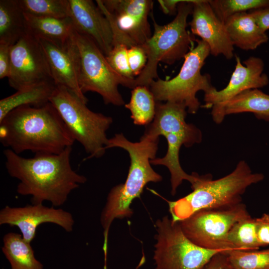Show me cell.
<instances>
[{
    "label": "cell",
    "mask_w": 269,
    "mask_h": 269,
    "mask_svg": "<svg viewBox=\"0 0 269 269\" xmlns=\"http://www.w3.org/2000/svg\"><path fill=\"white\" fill-rule=\"evenodd\" d=\"M72 150L70 146L59 154L37 153L30 158L4 150L7 172L19 181L17 192L30 195L32 204L47 201L55 207L63 205L71 192L87 181L72 168Z\"/></svg>",
    "instance_id": "cell-1"
},
{
    "label": "cell",
    "mask_w": 269,
    "mask_h": 269,
    "mask_svg": "<svg viewBox=\"0 0 269 269\" xmlns=\"http://www.w3.org/2000/svg\"><path fill=\"white\" fill-rule=\"evenodd\" d=\"M0 140L15 153L59 154L75 141L50 102L40 107L23 106L0 121Z\"/></svg>",
    "instance_id": "cell-2"
},
{
    "label": "cell",
    "mask_w": 269,
    "mask_h": 269,
    "mask_svg": "<svg viewBox=\"0 0 269 269\" xmlns=\"http://www.w3.org/2000/svg\"><path fill=\"white\" fill-rule=\"evenodd\" d=\"M158 140V138L143 134L139 141L134 142L123 134H116L108 140L106 149L120 147L126 150L130 156V165L125 183L111 189L101 213L105 259L107 258L108 235L113 221L116 219L130 218L133 213L131 204L139 197L145 186L149 182H158L162 179L150 165V160L156 158Z\"/></svg>",
    "instance_id": "cell-3"
},
{
    "label": "cell",
    "mask_w": 269,
    "mask_h": 269,
    "mask_svg": "<svg viewBox=\"0 0 269 269\" xmlns=\"http://www.w3.org/2000/svg\"><path fill=\"white\" fill-rule=\"evenodd\" d=\"M186 107L183 104L157 102L156 113L152 122L145 127L143 134L155 138L164 136L167 142V150L164 156L150 160L153 165L166 166L170 173L171 193L175 195L177 188L183 180L189 181L191 186L202 180L204 175L186 173L179 161V151L183 145L191 147L202 139L201 131L185 121Z\"/></svg>",
    "instance_id": "cell-4"
},
{
    "label": "cell",
    "mask_w": 269,
    "mask_h": 269,
    "mask_svg": "<svg viewBox=\"0 0 269 269\" xmlns=\"http://www.w3.org/2000/svg\"><path fill=\"white\" fill-rule=\"evenodd\" d=\"M264 178L263 174L253 173L248 163L241 160L235 169L225 176L205 180L192 188V191L185 196L169 201L171 218L179 221L200 210L225 208L240 204L247 188Z\"/></svg>",
    "instance_id": "cell-5"
},
{
    "label": "cell",
    "mask_w": 269,
    "mask_h": 269,
    "mask_svg": "<svg viewBox=\"0 0 269 269\" xmlns=\"http://www.w3.org/2000/svg\"><path fill=\"white\" fill-rule=\"evenodd\" d=\"M196 0H181L178 5L174 19L167 24L156 23L153 15L154 31L142 45L147 56V63L135 78V87L149 88L154 79L158 78L157 66L160 62L172 64L184 58L189 52L193 40L186 29L187 19L192 14L193 2Z\"/></svg>",
    "instance_id": "cell-6"
},
{
    "label": "cell",
    "mask_w": 269,
    "mask_h": 269,
    "mask_svg": "<svg viewBox=\"0 0 269 269\" xmlns=\"http://www.w3.org/2000/svg\"><path fill=\"white\" fill-rule=\"evenodd\" d=\"M75 140L82 145L89 157L100 158L106 150V132L111 117L90 110L86 103L66 87L56 85L50 99Z\"/></svg>",
    "instance_id": "cell-7"
},
{
    "label": "cell",
    "mask_w": 269,
    "mask_h": 269,
    "mask_svg": "<svg viewBox=\"0 0 269 269\" xmlns=\"http://www.w3.org/2000/svg\"><path fill=\"white\" fill-rule=\"evenodd\" d=\"M197 45L184 56V63L178 74L170 80L158 78L149 88L156 102H171L184 104L188 113L195 114L200 107L196 97L199 91L208 93L215 88L208 74H202L201 69L210 54L208 45L197 40Z\"/></svg>",
    "instance_id": "cell-8"
},
{
    "label": "cell",
    "mask_w": 269,
    "mask_h": 269,
    "mask_svg": "<svg viewBox=\"0 0 269 269\" xmlns=\"http://www.w3.org/2000/svg\"><path fill=\"white\" fill-rule=\"evenodd\" d=\"M74 36L79 54V85L82 92H96L106 104L124 105L118 86L121 85L133 89L135 87V79H129L117 73L90 38L75 30Z\"/></svg>",
    "instance_id": "cell-9"
},
{
    "label": "cell",
    "mask_w": 269,
    "mask_h": 269,
    "mask_svg": "<svg viewBox=\"0 0 269 269\" xmlns=\"http://www.w3.org/2000/svg\"><path fill=\"white\" fill-rule=\"evenodd\" d=\"M154 269H204L215 255L225 252L200 247L190 241L178 221L165 216L155 222Z\"/></svg>",
    "instance_id": "cell-10"
},
{
    "label": "cell",
    "mask_w": 269,
    "mask_h": 269,
    "mask_svg": "<svg viewBox=\"0 0 269 269\" xmlns=\"http://www.w3.org/2000/svg\"><path fill=\"white\" fill-rule=\"evenodd\" d=\"M250 214L243 202L221 208L202 209L178 221L185 236L204 249L231 251L227 237L232 226Z\"/></svg>",
    "instance_id": "cell-11"
},
{
    "label": "cell",
    "mask_w": 269,
    "mask_h": 269,
    "mask_svg": "<svg viewBox=\"0 0 269 269\" xmlns=\"http://www.w3.org/2000/svg\"><path fill=\"white\" fill-rule=\"evenodd\" d=\"M108 19L113 35V44L121 43L129 48L142 45L151 36L147 17L153 1L149 0H96Z\"/></svg>",
    "instance_id": "cell-12"
},
{
    "label": "cell",
    "mask_w": 269,
    "mask_h": 269,
    "mask_svg": "<svg viewBox=\"0 0 269 269\" xmlns=\"http://www.w3.org/2000/svg\"><path fill=\"white\" fill-rule=\"evenodd\" d=\"M10 60L8 83L17 91L39 83L53 81L38 38L27 31L11 46Z\"/></svg>",
    "instance_id": "cell-13"
},
{
    "label": "cell",
    "mask_w": 269,
    "mask_h": 269,
    "mask_svg": "<svg viewBox=\"0 0 269 269\" xmlns=\"http://www.w3.org/2000/svg\"><path fill=\"white\" fill-rule=\"evenodd\" d=\"M236 64L227 86L218 91L215 88L205 94L203 107L211 108V116L215 123H221L226 115L225 108L232 99L243 92L263 88L268 85L269 79L264 72L263 60L254 56L250 57L241 63L236 56Z\"/></svg>",
    "instance_id": "cell-14"
},
{
    "label": "cell",
    "mask_w": 269,
    "mask_h": 269,
    "mask_svg": "<svg viewBox=\"0 0 269 269\" xmlns=\"http://www.w3.org/2000/svg\"><path fill=\"white\" fill-rule=\"evenodd\" d=\"M47 223L56 224L70 232L73 230L74 220L70 212L60 208L48 207L42 204L18 207L5 206L0 211V225L17 227L22 238L30 243L35 237L37 228Z\"/></svg>",
    "instance_id": "cell-15"
},
{
    "label": "cell",
    "mask_w": 269,
    "mask_h": 269,
    "mask_svg": "<svg viewBox=\"0 0 269 269\" xmlns=\"http://www.w3.org/2000/svg\"><path fill=\"white\" fill-rule=\"evenodd\" d=\"M37 38L55 84L69 89L87 103L88 99L79 85V54L74 32L70 38L64 41Z\"/></svg>",
    "instance_id": "cell-16"
},
{
    "label": "cell",
    "mask_w": 269,
    "mask_h": 269,
    "mask_svg": "<svg viewBox=\"0 0 269 269\" xmlns=\"http://www.w3.org/2000/svg\"><path fill=\"white\" fill-rule=\"evenodd\" d=\"M68 17L74 30L92 39L105 56L113 47L110 24L91 0H68Z\"/></svg>",
    "instance_id": "cell-17"
},
{
    "label": "cell",
    "mask_w": 269,
    "mask_h": 269,
    "mask_svg": "<svg viewBox=\"0 0 269 269\" xmlns=\"http://www.w3.org/2000/svg\"><path fill=\"white\" fill-rule=\"evenodd\" d=\"M192 14L189 23L191 31L208 45L210 54L215 56L222 54L228 59H232L234 45L224 23L216 15L208 0H196Z\"/></svg>",
    "instance_id": "cell-18"
},
{
    "label": "cell",
    "mask_w": 269,
    "mask_h": 269,
    "mask_svg": "<svg viewBox=\"0 0 269 269\" xmlns=\"http://www.w3.org/2000/svg\"><path fill=\"white\" fill-rule=\"evenodd\" d=\"M224 24L233 45L242 50H255L269 40L266 32L259 28L250 13L235 14Z\"/></svg>",
    "instance_id": "cell-19"
},
{
    "label": "cell",
    "mask_w": 269,
    "mask_h": 269,
    "mask_svg": "<svg viewBox=\"0 0 269 269\" xmlns=\"http://www.w3.org/2000/svg\"><path fill=\"white\" fill-rule=\"evenodd\" d=\"M53 81L43 82L17 90L0 101V121L10 111L19 107H40L50 102L56 88Z\"/></svg>",
    "instance_id": "cell-20"
},
{
    "label": "cell",
    "mask_w": 269,
    "mask_h": 269,
    "mask_svg": "<svg viewBox=\"0 0 269 269\" xmlns=\"http://www.w3.org/2000/svg\"><path fill=\"white\" fill-rule=\"evenodd\" d=\"M24 14L27 31L36 37L64 41L70 38L74 31L69 17L61 18Z\"/></svg>",
    "instance_id": "cell-21"
},
{
    "label": "cell",
    "mask_w": 269,
    "mask_h": 269,
    "mask_svg": "<svg viewBox=\"0 0 269 269\" xmlns=\"http://www.w3.org/2000/svg\"><path fill=\"white\" fill-rule=\"evenodd\" d=\"M2 240V252L11 269H43L42 264L36 259L30 243L21 235L8 233L4 235Z\"/></svg>",
    "instance_id": "cell-22"
},
{
    "label": "cell",
    "mask_w": 269,
    "mask_h": 269,
    "mask_svg": "<svg viewBox=\"0 0 269 269\" xmlns=\"http://www.w3.org/2000/svg\"><path fill=\"white\" fill-rule=\"evenodd\" d=\"M26 32L24 14L18 0H0V43L11 46Z\"/></svg>",
    "instance_id": "cell-23"
},
{
    "label": "cell",
    "mask_w": 269,
    "mask_h": 269,
    "mask_svg": "<svg viewBox=\"0 0 269 269\" xmlns=\"http://www.w3.org/2000/svg\"><path fill=\"white\" fill-rule=\"evenodd\" d=\"M250 112L259 119L269 122V95L259 89L243 92L225 106V115Z\"/></svg>",
    "instance_id": "cell-24"
},
{
    "label": "cell",
    "mask_w": 269,
    "mask_h": 269,
    "mask_svg": "<svg viewBox=\"0 0 269 269\" xmlns=\"http://www.w3.org/2000/svg\"><path fill=\"white\" fill-rule=\"evenodd\" d=\"M156 103L148 87L137 86L133 89L130 101L125 106L131 112V118L135 125L146 126L153 120Z\"/></svg>",
    "instance_id": "cell-25"
},
{
    "label": "cell",
    "mask_w": 269,
    "mask_h": 269,
    "mask_svg": "<svg viewBox=\"0 0 269 269\" xmlns=\"http://www.w3.org/2000/svg\"><path fill=\"white\" fill-rule=\"evenodd\" d=\"M227 242L232 250L253 251L259 250L256 218L250 215L236 222L230 230Z\"/></svg>",
    "instance_id": "cell-26"
},
{
    "label": "cell",
    "mask_w": 269,
    "mask_h": 269,
    "mask_svg": "<svg viewBox=\"0 0 269 269\" xmlns=\"http://www.w3.org/2000/svg\"><path fill=\"white\" fill-rule=\"evenodd\" d=\"M230 269H269V248L225 252Z\"/></svg>",
    "instance_id": "cell-27"
},
{
    "label": "cell",
    "mask_w": 269,
    "mask_h": 269,
    "mask_svg": "<svg viewBox=\"0 0 269 269\" xmlns=\"http://www.w3.org/2000/svg\"><path fill=\"white\" fill-rule=\"evenodd\" d=\"M23 12L35 16L68 17V0H18Z\"/></svg>",
    "instance_id": "cell-28"
},
{
    "label": "cell",
    "mask_w": 269,
    "mask_h": 269,
    "mask_svg": "<svg viewBox=\"0 0 269 269\" xmlns=\"http://www.w3.org/2000/svg\"><path fill=\"white\" fill-rule=\"evenodd\" d=\"M208 2L216 15L224 23L235 14L269 7V0H209Z\"/></svg>",
    "instance_id": "cell-29"
},
{
    "label": "cell",
    "mask_w": 269,
    "mask_h": 269,
    "mask_svg": "<svg viewBox=\"0 0 269 269\" xmlns=\"http://www.w3.org/2000/svg\"><path fill=\"white\" fill-rule=\"evenodd\" d=\"M129 48L121 43H114L112 50L106 56L111 67L119 75L129 79L134 80L128 60Z\"/></svg>",
    "instance_id": "cell-30"
},
{
    "label": "cell",
    "mask_w": 269,
    "mask_h": 269,
    "mask_svg": "<svg viewBox=\"0 0 269 269\" xmlns=\"http://www.w3.org/2000/svg\"><path fill=\"white\" fill-rule=\"evenodd\" d=\"M128 60L134 76H138L144 68L147 61L146 52L142 45H136L128 49Z\"/></svg>",
    "instance_id": "cell-31"
},
{
    "label": "cell",
    "mask_w": 269,
    "mask_h": 269,
    "mask_svg": "<svg viewBox=\"0 0 269 269\" xmlns=\"http://www.w3.org/2000/svg\"><path fill=\"white\" fill-rule=\"evenodd\" d=\"M256 229L260 247L269 245V214L264 213L256 218Z\"/></svg>",
    "instance_id": "cell-32"
},
{
    "label": "cell",
    "mask_w": 269,
    "mask_h": 269,
    "mask_svg": "<svg viewBox=\"0 0 269 269\" xmlns=\"http://www.w3.org/2000/svg\"><path fill=\"white\" fill-rule=\"evenodd\" d=\"M10 47L5 43H0V79L8 78L10 70Z\"/></svg>",
    "instance_id": "cell-33"
},
{
    "label": "cell",
    "mask_w": 269,
    "mask_h": 269,
    "mask_svg": "<svg viewBox=\"0 0 269 269\" xmlns=\"http://www.w3.org/2000/svg\"><path fill=\"white\" fill-rule=\"evenodd\" d=\"M250 13L263 31L269 29V7L251 10Z\"/></svg>",
    "instance_id": "cell-34"
},
{
    "label": "cell",
    "mask_w": 269,
    "mask_h": 269,
    "mask_svg": "<svg viewBox=\"0 0 269 269\" xmlns=\"http://www.w3.org/2000/svg\"><path fill=\"white\" fill-rule=\"evenodd\" d=\"M225 252L219 253L213 256L204 269H230Z\"/></svg>",
    "instance_id": "cell-35"
},
{
    "label": "cell",
    "mask_w": 269,
    "mask_h": 269,
    "mask_svg": "<svg viewBox=\"0 0 269 269\" xmlns=\"http://www.w3.org/2000/svg\"><path fill=\"white\" fill-rule=\"evenodd\" d=\"M181 0H158L163 12L167 14H176L178 4Z\"/></svg>",
    "instance_id": "cell-36"
},
{
    "label": "cell",
    "mask_w": 269,
    "mask_h": 269,
    "mask_svg": "<svg viewBox=\"0 0 269 269\" xmlns=\"http://www.w3.org/2000/svg\"></svg>",
    "instance_id": "cell-37"
}]
</instances>
